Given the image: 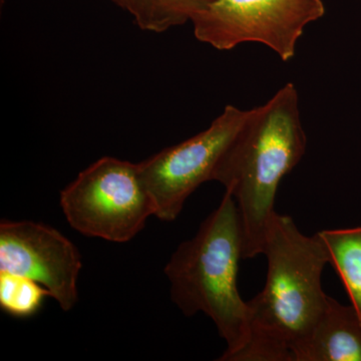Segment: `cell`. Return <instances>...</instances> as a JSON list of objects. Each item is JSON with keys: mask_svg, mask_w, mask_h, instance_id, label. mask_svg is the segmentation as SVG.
Here are the masks:
<instances>
[{"mask_svg": "<svg viewBox=\"0 0 361 361\" xmlns=\"http://www.w3.org/2000/svg\"><path fill=\"white\" fill-rule=\"evenodd\" d=\"M263 254L267 276L248 305L249 341L232 361H292L326 306L322 275L329 255L319 234H303L288 216L275 214Z\"/></svg>", "mask_w": 361, "mask_h": 361, "instance_id": "6da1fadb", "label": "cell"}, {"mask_svg": "<svg viewBox=\"0 0 361 361\" xmlns=\"http://www.w3.org/2000/svg\"><path fill=\"white\" fill-rule=\"evenodd\" d=\"M305 130L293 82L284 85L245 122L222 156L213 180L236 202L243 233V259L263 254L280 183L302 160Z\"/></svg>", "mask_w": 361, "mask_h": 361, "instance_id": "7a4b0ae2", "label": "cell"}, {"mask_svg": "<svg viewBox=\"0 0 361 361\" xmlns=\"http://www.w3.org/2000/svg\"><path fill=\"white\" fill-rule=\"evenodd\" d=\"M243 233L236 202L226 192L193 238L180 243L165 267L171 298L187 317H210L232 361L249 341L248 305L238 290Z\"/></svg>", "mask_w": 361, "mask_h": 361, "instance_id": "3957f363", "label": "cell"}, {"mask_svg": "<svg viewBox=\"0 0 361 361\" xmlns=\"http://www.w3.org/2000/svg\"><path fill=\"white\" fill-rule=\"evenodd\" d=\"M59 204L73 230L113 243H126L144 229L154 207L137 164L103 157L61 192Z\"/></svg>", "mask_w": 361, "mask_h": 361, "instance_id": "277c9868", "label": "cell"}, {"mask_svg": "<svg viewBox=\"0 0 361 361\" xmlns=\"http://www.w3.org/2000/svg\"><path fill=\"white\" fill-rule=\"evenodd\" d=\"M325 11L322 0H212L191 23L195 37L218 51L253 42L287 63L305 28Z\"/></svg>", "mask_w": 361, "mask_h": 361, "instance_id": "5b68a950", "label": "cell"}, {"mask_svg": "<svg viewBox=\"0 0 361 361\" xmlns=\"http://www.w3.org/2000/svg\"><path fill=\"white\" fill-rule=\"evenodd\" d=\"M248 111L228 104L206 130L137 163L155 217L173 222L188 198L204 183L213 180L221 158L245 122Z\"/></svg>", "mask_w": 361, "mask_h": 361, "instance_id": "8992f818", "label": "cell"}, {"mask_svg": "<svg viewBox=\"0 0 361 361\" xmlns=\"http://www.w3.org/2000/svg\"><path fill=\"white\" fill-rule=\"evenodd\" d=\"M82 268L77 247L51 226L33 221L0 223V272L35 280L66 312L78 302Z\"/></svg>", "mask_w": 361, "mask_h": 361, "instance_id": "52a82bcc", "label": "cell"}, {"mask_svg": "<svg viewBox=\"0 0 361 361\" xmlns=\"http://www.w3.org/2000/svg\"><path fill=\"white\" fill-rule=\"evenodd\" d=\"M292 361H361V319L355 308L329 296L310 334L293 349Z\"/></svg>", "mask_w": 361, "mask_h": 361, "instance_id": "ba28073f", "label": "cell"}, {"mask_svg": "<svg viewBox=\"0 0 361 361\" xmlns=\"http://www.w3.org/2000/svg\"><path fill=\"white\" fill-rule=\"evenodd\" d=\"M329 263L344 284L361 319V227L318 232Z\"/></svg>", "mask_w": 361, "mask_h": 361, "instance_id": "9c48e42d", "label": "cell"}, {"mask_svg": "<svg viewBox=\"0 0 361 361\" xmlns=\"http://www.w3.org/2000/svg\"><path fill=\"white\" fill-rule=\"evenodd\" d=\"M134 18L140 30L161 33L192 21L212 0H111Z\"/></svg>", "mask_w": 361, "mask_h": 361, "instance_id": "30bf717a", "label": "cell"}, {"mask_svg": "<svg viewBox=\"0 0 361 361\" xmlns=\"http://www.w3.org/2000/svg\"><path fill=\"white\" fill-rule=\"evenodd\" d=\"M49 292L30 278L0 272V307L16 318L35 315Z\"/></svg>", "mask_w": 361, "mask_h": 361, "instance_id": "8fae6325", "label": "cell"}]
</instances>
